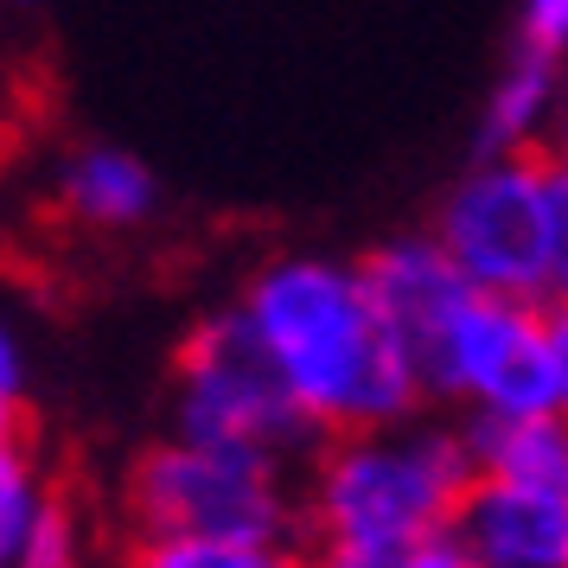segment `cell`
Instances as JSON below:
<instances>
[{"label":"cell","instance_id":"30bf717a","mask_svg":"<svg viewBox=\"0 0 568 568\" xmlns=\"http://www.w3.org/2000/svg\"><path fill=\"white\" fill-rule=\"evenodd\" d=\"M479 479L530 491H568V415H524V422H460Z\"/></svg>","mask_w":568,"mask_h":568},{"label":"cell","instance_id":"44dd1931","mask_svg":"<svg viewBox=\"0 0 568 568\" xmlns=\"http://www.w3.org/2000/svg\"><path fill=\"white\" fill-rule=\"evenodd\" d=\"M556 160H562V166H568V129H562V141H556Z\"/></svg>","mask_w":568,"mask_h":568},{"label":"cell","instance_id":"8fae6325","mask_svg":"<svg viewBox=\"0 0 568 568\" xmlns=\"http://www.w3.org/2000/svg\"><path fill=\"white\" fill-rule=\"evenodd\" d=\"M160 185L148 173V160H134L129 148H83L64 166V205L78 211L83 224H103V231H129L154 211Z\"/></svg>","mask_w":568,"mask_h":568},{"label":"cell","instance_id":"4fadbf2b","mask_svg":"<svg viewBox=\"0 0 568 568\" xmlns=\"http://www.w3.org/2000/svg\"><path fill=\"white\" fill-rule=\"evenodd\" d=\"M45 511H52V498L39 486V466L27 460V447H0V568H13L27 556Z\"/></svg>","mask_w":568,"mask_h":568},{"label":"cell","instance_id":"e0dca14e","mask_svg":"<svg viewBox=\"0 0 568 568\" xmlns=\"http://www.w3.org/2000/svg\"><path fill=\"white\" fill-rule=\"evenodd\" d=\"M542 352H549L556 409L568 415V301H542Z\"/></svg>","mask_w":568,"mask_h":568},{"label":"cell","instance_id":"ac0fdd59","mask_svg":"<svg viewBox=\"0 0 568 568\" xmlns=\"http://www.w3.org/2000/svg\"><path fill=\"white\" fill-rule=\"evenodd\" d=\"M562 166V160H556ZM549 301H568V166L556 173V243H549Z\"/></svg>","mask_w":568,"mask_h":568},{"label":"cell","instance_id":"8992f818","mask_svg":"<svg viewBox=\"0 0 568 568\" xmlns=\"http://www.w3.org/2000/svg\"><path fill=\"white\" fill-rule=\"evenodd\" d=\"M422 389L428 403H454L466 422H524V415H562L542 352L537 301H491L473 294L428 345H422Z\"/></svg>","mask_w":568,"mask_h":568},{"label":"cell","instance_id":"7c38bea8","mask_svg":"<svg viewBox=\"0 0 568 568\" xmlns=\"http://www.w3.org/2000/svg\"><path fill=\"white\" fill-rule=\"evenodd\" d=\"M129 568H313L294 542H205V537H166L134 542Z\"/></svg>","mask_w":568,"mask_h":568},{"label":"cell","instance_id":"5b68a950","mask_svg":"<svg viewBox=\"0 0 568 568\" xmlns=\"http://www.w3.org/2000/svg\"><path fill=\"white\" fill-rule=\"evenodd\" d=\"M180 440L231 447L287 466L307 447H326L320 428L294 409L287 384L275 377L268 352L256 345L243 313H211L180 352Z\"/></svg>","mask_w":568,"mask_h":568},{"label":"cell","instance_id":"52a82bcc","mask_svg":"<svg viewBox=\"0 0 568 568\" xmlns=\"http://www.w3.org/2000/svg\"><path fill=\"white\" fill-rule=\"evenodd\" d=\"M454 542L473 568H568V491L473 479Z\"/></svg>","mask_w":568,"mask_h":568},{"label":"cell","instance_id":"3957f363","mask_svg":"<svg viewBox=\"0 0 568 568\" xmlns=\"http://www.w3.org/2000/svg\"><path fill=\"white\" fill-rule=\"evenodd\" d=\"M556 154L473 160L440 192L428 236L460 268V282L491 301H549V243H556Z\"/></svg>","mask_w":568,"mask_h":568},{"label":"cell","instance_id":"277c9868","mask_svg":"<svg viewBox=\"0 0 568 568\" xmlns=\"http://www.w3.org/2000/svg\"><path fill=\"white\" fill-rule=\"evenodd\" d=\"M129 517L141 542L205 537V542H287L301 524V498L287 473L262 454L160 440L129 473Z\"/></svg>","mask_w":568,"mask_h":568},{"label":"cell","instance_id":"d6986e66","mask_svg":"<svg viewBox=\"0 0 568 568\" xmlns=\"http://www.w3.org/2000/svg\"><path fill=\"white\" fill-rule=\"evenodd\" d=\"M20 371H27L20 338H13V326H0V396H20Z\"/></svg>","mask_w":568,"mask_h":568},{"label":"cell","instance_id":"6da1fadb","mask_svg":"<svg viewBox=\"0 0 568 568\" xmlns=\"http://www.w3.org/2000/svg\"><path fill=\"white\" fill-rule=\"evenodd\" d=\"M236 313L250 320L294 409L320 440L403 428L428 409V389L409 345L384 326L364 294L358 262L338 256H282L243 287Z\"/></svg>","mask_w":568,"mask_h":568},{"label":"cell","instance_id":"ba28073f","mask_svg":"<svg viewBox=\"0 0 568 568\" xmlns=\"http://www.w3.org/2000/svg\"><path fill=\"white\" fill-rule=\"evenodd\" d=\"M358 275H364L371 307L384 313V326L409 345V358H422V345L473 301V287L460 282V268L440 256V243L428 231L377 243V250L358 262ZM415 371H422V364H415Z\"/></svg>","mask_w":568,"mask_h":568},{"label":"cell","instance_id":"2e32d148","mask_svg":"<svg viewBox=\"0 0 568 568\" xmlns=\"http://www.w3.org/2000/svg\"><path fill=\"white\" fill-rule=\"evenodd\" d=\"M13 568H78V524H71V511H64V505H52V511L39 517L27 556H20Z\"/></svg>","mask_w":568,"mask_h":568},{"label":"cell","instance_id":"7a4b0ae2","mask_svg":"<svg viewBox=\"0 0 568 568\" xmlns=\"http://www.w3.org/2000/svg\"><path fill=\"white\" fill-rule=\"evenodd\" d=\"M479 479L460 422L415 415L403 428L345 435L313 454L301 517L313 530V549H415V542L454 537L466 491Z\"/></svg>","mask_w":568,"mask_h":568},{"label":"cell","instance_id":"9c48e42d","mask_svg":"<svg viewBox=\"0 0 568 568\" xmlns=\"http://www.w3.org/2000/svg\"><path fill=\"white\" fill-rule=\"evenodd\" d=\"M562 97L568 71L542 64L530 52H511V64L491 78L473 129V160H517V154H556L562 141Z\"/></svg>","mask_w":568,"mask_h":568},{"label":"cell","instance_id":"ffe728a7","mask_svg":"<svg viewBox=\"0 0 568 568\" xmlns=\"http://www.w3.org/2000/svg\"><path fill=\"white\" fill-rule=\"evenodd\" d=\"M0 447H20V396H0Z\"/></svg>","mask_w":568,"mask_h":568},{"label":"cell","instance_id":"5bb4252c","mask_svg":"<svg viewBox=\"0 0 568 568\" xmlns=\"http://www.w3.org/2000/svg\"><path fill=\"white\" fill-rule=\"evenodd\" d=\"M313 568H473L454 537L415 542V549H389V556H364V549H313Z\"/></svg>","mask_w":568,"mask_h":568},{"label":"cell","instance_id":"9a60e30c","mask_svg":"<svg viewBox=\"0 0 568 568\" xmlns=\"http://www.w3.org/2000/svg\"><path fill=\"white\" fill-rule=\"evenodd\" d=\"M511 52H530L542 64H562L568 71V0H530V7H517Z\"/></svg>","mask_w":568,"mask_h":568}]
</instances>
